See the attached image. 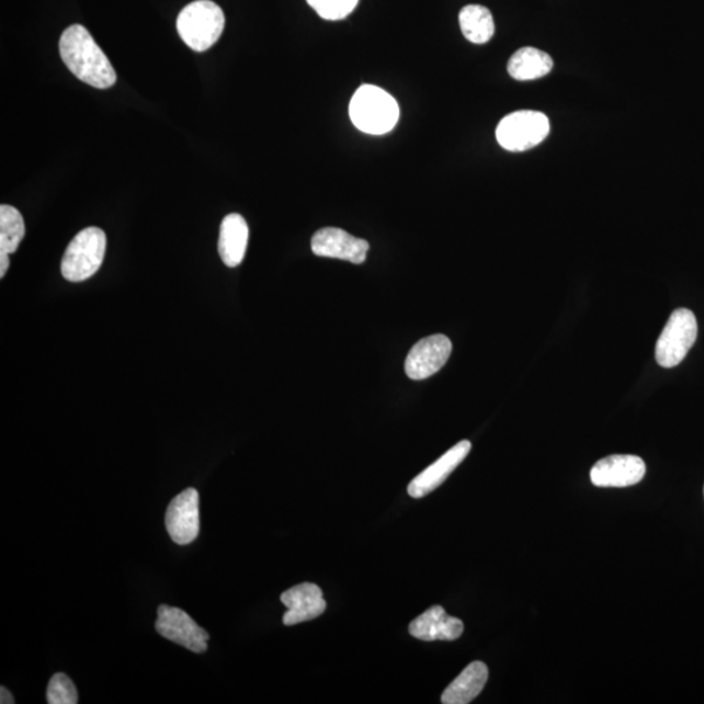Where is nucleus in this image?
Wrapping results in <instances>:
<instances>
[{"instance_id":"f8f14e48","label":"nucleus","mask_w":704,"mask_h":704,"mask_svg":"<svg viewBox=\"0 0 704 704\" xmlns=\"http://www.w3.org/2000/svg\"><path fill=\"white\" fill-rule=\"evenodd\" d=\"M281 602L287 612L283 614V624L293 626L320 617L327 610L322 591L315 583H300L292 587L281 595Z\"/></svg>"},{"instance_id":"1a4fd4ad","label":"nucleus","mask_w":704,"mask_h":704,"mask_svg":"<svg viewBox=\"0 0 704 704\" xmlns=\"http://www.w3.org/2000/svg\"><path fill=\"white\" fill-rule=\"evenodd\" d=\"M452 350V341L444 334L424 338L407 355L405 363L406 375L419 382V379L438 374L446 364Z\"/></svg>"},{"instance_id":"2eb2a0df","label":"nucleus","mask_w":704,"mask_h":704,"mask_svg":"<svg viewBox=\"0 0 704 704\" xmlns=\"http://www.w3.org/2000/svg\"><path fill=\"white\" fill-rule=\"evenodd\" d=\"M248 225L238 213L226 216L220 224L218 252L220 260L229 268H237L245 259L248 246Z\"/></svg>"},{"instance_id":"9b49d317","label":"nucleus","mask_w":704,"mask_h":704,"mask_svg":"<svg viewBox=\"0 0 704 704\" xmlns=\"http://www.w3.org/2000/svg\"><path fill=\"white\" fill-rule=\"evenodd\" d=\"M310 248L316 257L363 264L367 259L370 243L367 240L352 237L349 232L337 229V227H326L314 235Z\"/></svg>"},{"instance_id":"39448f33","label":"nucleus","mask_w":704,"mask_h":704,"mask_svg":"<svg viewBox=\"0 0 704 704\" xmlns=\"http://www.w3.org/2000/svg\"><path fill=\"white\" fill-rule=\"evenodd\" d=\"M699 336V322L692 310L679 308L671 317L659 337L655 356L661 367L673 368L688 355Z\"/></svg>"},{"instance_id":"0eeeda50","label":"nucleus","mask_w":704,"mask_h":704,"mask_svg":"<svg viewBox=\"0 0 704 704\" xmlns=\"http://www.w3.org/2000/svg\"><path fill=\"white\" fill-rule=\"evenodd\" d=\"M156 629L163 638L196 654L208 650L209 634L182 610L161 605L158 609Z\"/></svg>"},{"instance_id":"f03ea898","label":"nucleus","mask_w":704,"mask_h":704,"mask_svg":"<svg viewBox=\"0 0 704 704\" xmlns=\"http://www.w3.org/2000/svg\"><path fill=\"white\" fill-rule=\"evenodd\" d=\"M349 114L359 130L378 136L390 133L397 126L399 106L384 89L365 84L352 95Z\"/></svg>"},{"instance_id":"9d476101","label":"nucleus","mask_w":704,"mask_h":704,"mask_svg":"<svg viewBox=\"0 0 704 704\" xmlns=\"http://www.w3.org/2000/svg\"><path fill=\"white\" fill-rule=\"evenodd\" d=\"M646 465L637 455H610L591 468V481L600 488H625L645 478Z\"/></svg>"},{"instance_id":"ddd939ff","label":"nucleus","mask_w":704,"mask_h":704,"mask_svg":"<svg viewBox=\"0 0 704 704\" xmlns=\"http://www.w3.org/2000/svg\"><path fill=\"white\" fill-rule=\"evenodd\" d=\"M472 451V443L468 440L461 441L446 452L443 457L427 467L422 474L410 482L407 492L412 499H422L438 489L451 476L455 468L464 462Z\"/></svg>"},{"instance_id":"dca6fc26","label":"nucleus","mask_w":704,"mask_h":704,"mask_svg":"<svg viewBox=\"0 0 704 704\" xmlns=\"http://www.w3.org/2000/svg\"><path fill=\"white\" fill-rule=\"evenodd\" d=\"M488 667L482 661H474L445 689L441 702L444 704H467L473 702L485 689L488 681Z\"/></svg>"},{"instance_id":"4468645a","label":"nucleus","mask_w":704,"mask_h":704,"mask_svg":"<svg viewBox=\"0 0 704 704\" xmlns=\"http://www.w3.org/2000/svg\"><path fill=\"white\" fill-rule=\"evenodd\" d=\"M464 629V623L457 617L448 616L440 605H433L432 609L420 614L409 626L413 638L425 641L455 640L461 637Z\"/></svg>"},{"instance_id":"5701e85b","label":"nucleus","mask_w":704,"mask_h":704,"mask_svg":"<svg viewBox=\"0 0 704 704\" xmlns=\"http://www.w3.org/2000/svg\"><path fill=\"white\" fill-rule=\"evenodd\" d=\"M0 703L2 704L15 703V699H13V695L9 692V689H5L4 686L0 688Z\"/></svg>"},{"instance_id":"423d86ee","label":"nucleus","mask_w":704,"mask_h":704,"mask_svg":"<svg viewBox=\"0 0 704 704\" xmlns=\"http://www.w3.org/2000/svg\"><path fill=\"white\" fill-rule=\"evenodd\" d=\"M547 115L533 110H521L503 117L496 128V139L509 151L533 149L549 135Z\"/></svg>"},{"instance_id":"412c9836","label":"nucleus","mask_w":704,"mask_h":704,"mask_svg":"<svg viewBox=\"0 0 704 704\" xmlns=\"http://www.w3.org/2000/svg\"><path fill=\"white\" fill-rule=\"evenodd\" d=\"M317 15L330 22L347 19L356 9L359 0H307Z\"/></svg>"},{"instance_id":"6ab92c4d","label":"nucleus","mask_w":704,"mask_h":704,"mask_svg":"<svg viewBox=\"0 0 704 704\" xmlns=\"http://www.w3.org/2000/svg\"><path fill=\"white\" fill-rule=\"evenodd\" d=\"M24 237L25 224L22 213L11 205L0 206V252H16Z\"/></svg>"},{"instance_id":"7ed1b4c3","label":"nucleus","mask_w":704,"mask_h":704,"mask_svg":"<svg viewBox=\"0 0 704 704\" xmlns=\"http://www.w3.org/2000/svg\"><path fill=\"white\" fill-rule=\"evenodd\" d=\"M225 13L211 0H196L179 13L177 30L193 52L203 53L217 43L225 30Z\"/></svg>"},{"instance_id":"6e6552de","label":"nucleus","mask_w":704,"mask_h":704,"mask_svg":"<svg viewBox=\"0 0 704 704\" xmlns=\"http://www.w3.org/2000/svg\"><path fill=\"white\" fill-rule=\"evenodd\" d=\"M200 496L195 488L185 489L172 499L166 512V530L172 542L188 545L200 533Z\"/></svg>"},{"instance_id":"a211bd4d","label":"nucleus","mask_w":704,"mask_h":704,"mask_svg":"<svg viewBox=\"0 0 704 704\" xmlns=\"http://www.w3.org/2000/svg\"><path fill=\"white\" fill-rule=\"evenodd\" d=\"M459 25L464 36L475 45L487 44L495 34L491 11L479 4H469L462 9Z\"/></svg>"},{"instance_id":"aec40b11","label":"nucleus","mask_w":704,"mask_h":704,"mask_svg":"<svg viewBox=\"0 0 704 704\" xmlns=\"http://www.w3.org/2000/svg\"><path fill=\"white\" fill-rule=\"evenodd\" d=\"M48 704H76L79 702L75 683L65 673L54 674L47 686Z\"/></svg>"},{"instance_id":"f3484780","label":"nucleus","mask_w":704,"mask_h":704,"mask_svg":"<svg viewBox=\"0 0 704 704\" xmlns=\"http://www.w3.org/2000/svg\"><path fill=\"white\" fill-rule=\"evenodd\" d=\"M554 70V60L547 53L535 47H522L513 54L508 64V72L518 81L544 78Z\"/></svg>"},{"instance_id":"f257e3e1","label":"nucleus","mask_w":704,"mask_h":704,"mask_svg":"<svg viewBox=\"0 0 704 704\" xmlns=\"http://www.w3.org/2000/svg\"><path fill=\"white\" fill-rule=\"evenodd\" d=\"M61 60L76 78L96 89L112 88L115 70L86 26H68L59 41Z\"/></svg>"},{"instance_id":"20e7f679","label":"nucleus","mask_w":704,"mask_h":704,"mask_svg":"<svg viewBox=\"0 0 704 704\" xmlns=\"http://www.w3.org/2000/svg\"><path fill=\"white\" fill-rule=\"evenodd\" d=\"M106 234L100 227H87L68 245L61 259V275L70 282L87 281L99 272L106 253Z\"/></svg>"},{"instance_id":"4be33fe9","label":"nucleus","mask_w":704,"mask_h":704,"mask_svg":"<svg viewBox=\"0 0 704 704\" xmlns=\"http://www.w3.org/2000/svg\"><path fill=\"white\" fill-rule=\"evenodd\" d=\"M0 279H3L10 266L9 253L0 252Z\"/></svg>"}]
</instances>
